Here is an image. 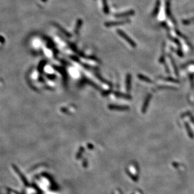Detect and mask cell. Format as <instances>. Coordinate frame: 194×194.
Here are the masks:
<instances>
[{"label": "cell", "instance_id": "1", "mask_svg": "<svg viewBox=\"0 0 194 194\" xmlns=\"http://www.w3.org/2000/svg\"><path fill=\"white\" fill-rule=\"evenodd\" d=\"M117 31H118V34H119V35H120L121 37H123L124 40H126V42L129 43V45H131L133 47H136V44L135 42H134L133 40L131 39L130 37H128V36H127V35H126L124 32H123V31L121 30H118Z\"/></svg>", "mask_w": 194, "mask_h": 194}, {"label": "cell", "instance_id": "2", "mask_svg": "<svg viewBox=\"0 0 194 194\" xmlns=\"http://www.w3.org/2000/svg\"><path fill=\"white\" fill-rule=\"evenodd\" d=\"M151 99V94H148L146 98H145V101H144V103L143 104V107H142V109L141 111L143 114H145L146 112H147V109H148V105H149V103H150V100Z\"/></svg>", "mask_w": 194, "mask_h": 194}, {"label": "cell", "instance_id": "3", "mask_svg": "<svg viewBox=\"0 0 194 194\" xmlns=\"http://www.w3.org/2000/svg\"><path fill=\"white\" fill-rule=\"evenodd\" d=\"M109 108L111 110H129V107L128 106L124 105H111L109 106Z\"/></svg>", "mask_w": 194, "mask_h": 194}, {"label": "cell", "instance_id": "4", "mask_svg": "<svg viewBox=\"0 0 194 194\" xmlns=\"http://www.w3.org/2000/svg\"><path fill=\"white\" fill-rule=\"evenodd\" d=\"M126 91L129 92L131 91V75L130 74H127L126 79Z\"/></svg>", "mask_w": 194, "mask_h": 194}, {"label": "cell", "instance_id": "5", "mask_svg": "<svg viewBox=\"0 0 194 194\" xmlns=\"http://www.w3.org/2000/svg\"><path fill=\"white\" fill-rule=\"evenodd\" d=\"M185 128H186L187 132V134L188 135L189 137H190L191 139H193L194 137V134L193 133V131L192 130V129L190 128V127L189 124L187 122H185Z\"/></svg>", "mask_w": 194, "mask_h": 194}, {"label": "cell", "instance_id": "6", "mask_svg": "<svg viewBox=\"0 0 194 194\" xmlns=\"http://www.w3.org/2000/svg\"><path fill=\"white\" fill-rule=\"evenodd\" d=\"M114 95H116L117 97H118V98H122L127 100H131L132 98L131 95H127V94H124V93H119V92H115Z\"/></svg>", "mask_w": 194, "mask_h": 194}, {"label": "cell", "instance_id": "7", "mask_svg": "<svg viewBox=\"0 0 194 194\" xmlns=\"http://www.w3.org/2000/svg\"><path fill=\"white\" fill-rule=\"evenodd\" d=\"M168 56H169V58H170V59L171 60L172 66H173V67H174V71H175V74H176L177 76H178V67H177V64H176V63H175V60H174V59L173 58V57H172L171 55L169 54Z\"/></svg>", "mask_w": 194, "mask_h": 194}, {"label": "cell", "instance_id": "8", "mask_svg": "<svg viewBox=\"0 0 194 194\" xmlns=\"http://www.w3.org/2000/svg\"><path fill=\"white\" fill-rule=\"evenodd\" d=\"M138 78L140 79H141V80L143 81L147 82V83H153V81L151 80V79H150V78H148L147 77V76H146L143 75V74H138Z\"/></svg>", "mask_w": 194, "mask_h": 194}, {"label": "cell", "instance_id": "9", "mask_svg": "<svg viewBox=\"0 0 194 194\" xmlns=\"http://www.w3.org/2000/svg\"><path fill=\"white\" fill-rule=\"evenodd\" d=\"M158 78L167 81L172 82V83H180V81L178 80V79H175L172 77H160Z\"/></svg>", "mask_w": 194, "mask_h": 194}, {"label": "cell", "instance_id": "10", "mask_svg": "<svg viewBox=\"0 0 194 194\" xmlns=\"http://www.w3.org/2000/svg\"><path fill=\"white\" fill-rule=\"evenodd\" d=\"M124 23H126V22L123 21V22H108L105 23V25L108 27H112V26L116 25H121V24H124Z\"/></svg>", "mask_w": 194, "mask_h": 194}, {"label": "cell", "instance_id": "11", "mask_svg": "<svg viewBox=\"0 0 194 194\" xmlns=\"http://www.w3.org/2000/svg\"><path fill=\"white\" fill-rule=\"evenodd\" d=\"M82 23V21L81 20H78V21L77 22L76 27H75V34H78L79 30V29H80V27H81Z\"/></svg>", "mask_w": 194, "mask_h": 194}, {"label": "cell", "instance_id": "12", "mask_svg": "<svg viewBox=\"0 0 194 194\" xmlns=\"http://www.w3.org/2000/svg\"><path fill=\"white\" fill-rule=\"evenodd\" d=\"M54 25L56 26V27L58 29H59L60 30L62 31V33H64V34H65V35H67V36H68V37H70V36H71V35H70V34H68V33L67 32V31L65 30H64V29H63L62 27H61V26L59 25L58 24H56V23H55V24H54Z\"/></svg>", "mask_w": 194, "mask_h": 194}, {"label": "cell", "instance_id": "13", "mask_svg": "<svg viewBox=\"0 0 194 194\" xmlns=\"http://www.w3.org/2000/svg\"><path fill=\"white\" fill-rule=\"evenodd\" d=\"M103 2V6H104V11L105 13H109V9L107 7V4L106 0H102Z\"/></svg>", "mask_w": 194, "mask_h": 194}, {"label": "cell", "instance_id": "14", "mask_svg": "<svg viewBox=\"0 0 194 194\" xmlns=\"http://www.w3.org/2000/svg\"><path fill=\"white\" fill-rule=\"evenodd\" d=\"M158 89H170V90H175L176 88L173 86H160L158 87Z\"/></svg>", "mask_w": 194, "mask_h": 194}, {"label": "cell", "instance_id": "15", "mask_svg": "<svg viewBox=\"0 0 194 194\" xmlns=\"http://www.w3.org/2000/svg\"><path fill=\"white\" fill-rule=\"evenodd\" d=\"M188 117H189L190 120H191V122H192V123L194 124V116H193L192 115V114H190L189 115H188Z\"/></svg>", "mask_w": 194, "mask_h": 194}, {"label": "cell", "instance_id": "16", "mask_svg": "<svg viewBox=\"0 0 194 194\" xmlns=\"http://www.w3.org/2000/svg\"><path fill=\"white\" fill-rule=\"evenodd\" d=\"M164 64H165V66H166V71H167V73H168V74H170V69H169V68H168V66H167V64H166L165 63H164Z\"/></svg>", "mask_w": 194, "mask_h": 194}, {"label": "cell", "instance_id": "17", "mask_svg": "<svg viewBox=\"0 0 194 194\" xmlns=\"http://www.w3.org/2000/svg\"><path fill=\"white\" fill-rule=\"evenodd\" d=\"M177 53H178V54L179 56L180 57H183V53H182V52L181 51V50H178V51H177Z\"/></svg>", "mask_w": 194, "mask_h": 194}, {"label": "cell", "instance_id": "18", "mask_svg": "<svg viewBox=\"0 0 194 194\" xmlns=\"http://www.w3.org/2000/svg\"><path fill=\"white\" fill-rule=\"evenodd\" d=\"M194 64V61H190V62H188V63H187L186 64H185L184 66H187V65H188V64Z\"/></svg>", "mask_w": 194, "mask_h": 194}]
</instances>
